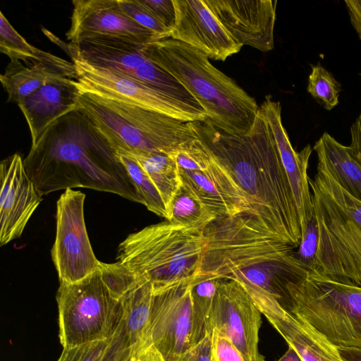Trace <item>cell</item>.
<instances>
[{
	"label": "cell",
	"mask_w": 361,
	"mask_h": 361,
	"mask_svg": "<svg viewBox=\"0 0 361 361\" xmlns=\"http://www.w3.org/2000/svg\"><path fill=\"white\" fill-rule=\"evenodd\" d=\"M112 337L107 340L89 343L71 348H63L56 361H101Z\"/></svg>",
	"instance_id": "d590c367"
},
{
	"label": "cell",
	"mask_w": 361,
	"mask_h": 361,
	"mask_svg": "<svg viewBox=\"0 0 361 361\" xmlns=\"http://www.w3.org/2000/svg\"><path fill=\"white\" fill-rule=\"evenodd\" d=\"M318 166L324 169L345 191L361 202V166L345 146L327 132L315 142Z\"/></svg>",
	"instance_id": "cb8c5ba5"
},
{
	"label": "cell",
	"mask_w": 361,
	"mask_h": 361,
	"mask_svg": "<svg viewBox=\"0 0 361 361\" xmlns=\"http://www.w3.org/2000/svg\"><path fill=\"white\" fill-rule=\"evenodd\" d=\"M319 240V227L314 215L307 222L302 233V238L295 257L300 264L308 271L315 267Z\"/></svg>",
	"instance_id": "836d02e7"
},
{
	"label": "cell",
	"mask_w": 361,
	"mask_h": 361,
	"mask_svg": "<svg viewBox=\"0 0 361 361\" xmlns=\"http://www.w3.org/2000/svg\"><path fill=\"white\" fill-rule=\"evenodd\" d=\"M152 298V283L135 274L130 286L119 298L124 310V329L133 345L143 346L145 344Z\"/></svg>",
	"instance_id": "d4e9b609"
},
{
	"label": "cell",
	"mask_w": 361,
	"mask_h": 361,
	"mask_svg": "<svg viewBox=\"0 0 361 361\" xmlns=\"http://www.w3.org/2000/svg\"><path fill=\"white\" fill-rule=\"evenodd\" d=\"M118 3L127 16L152 32L157 40L169 38L170 30L139 0H118Z\"/></svg>",
	"instance_id": "d6a6232c"
},
{
	"label": "cell",
	"mask_w": 361,
	"mask_h": 361,
	"mask_svg": "<svg viewBox=\"0 0 361 361\" xmlns=\"http://www.w3.org/2000/svg\"><path fill=\"white\" fill-rule=\"evenodd\" d=\"M307 90L326 110L333 109L338 104L341 85L319 63L312 66Z\"/></svg>",
	"instance_id": "4dcf8cb0"
},
{
	"label": "cell",
	"mask_w": 361,
	"mask_h": 361,
	"mask_svg": "<svg viewBox=\"0 0 361 361\" xmlns=\"http://www.w3.org/2000/svg\"><path fill=\"white\" fill-rule=\"evenodd\" d=\"M71 59L77 73L76 85L82 92L138 106L184 121L207 118L204 110L190 106L128 77Z\"/></svg>",
	"instance_id": "4fadbf2b"
},
{
	"label": "cell",
	"mask_w": 361,
	"mask_h": 361,
	"mask_svg": "<svg viewBox=\"0 0 361 361\" xmlns=\"http://www.w3.org/2000/svg\"><path fill=\"white\" fill-rule=\"evenodd\" d=\"M0 245L19 238L42 201L21 156L15 153L0 165Z\"/></svg>",
	"instance_id": "2e32d148"
},
{
	"label": "cell",
	"mask_w": 361,
	"mask_h": 361,
	"mask_svg": "<svg viewBox=\"0 0 361 361\" xmlns=\"http://www.w3.org/2000/svg\"><path fill=\"white\" fill-rule=\"evenodd\" d=\"M185 361H212L211 333L190 350Z\"/></svg>",
	"instance_id": "ab89813d"
},
{
	"label": "cell",
	"mask_w": 361,
	"mask_h": 361,
	"mask_svg": "<svg viewBox=\"0 0 361 361\" xmlns=\"http://www.w3.org/2000/svg\"><path fill=\"white\" fill-rule=\"evenodd\" d=\"M211 11L240 44L262 51L274 49L276 1L204 0Z\"/></svg>",
	"instance_id": "ac0fdd59"
},
{
	"label": "cell",
	"mask_w": 361,
	"mask_h": 361,
	"mask_svg": "<svg viewBox=\"0 0 361 361\" xmlns=\"http://www.w3.org/2000/svg\"><path fill=\"white\" fill-rule=\"evenodd\" d=\"M319 240L314 270L361 286V229L310 180Z\"/></svg>",
	"instance_id": "9c48e42d"
},
{
	"label": "cell",
	"mask_w": 361,
	"mask_h": 361,
	"mask_svg": "<svg viewBox=\"0 0 361 361\" xmlns=\"http://www.w3.org/2000/svg\"><path fill=\"white\" fill-rule=\"evenodd\" d=\"M141 348L142 346L133 345L128 339L125 332L123 319L101 361H130Z\"/></svg>",
	"instance_id": "e575fe53"
},
{
	"label": "cell",
	"mask_w": 361,
	"mask_h": 361,
	"mask_svg": "<svg viewBox=\"0 0 361 361\" xmlns=\"http://www.w3.org/2000/svg\"><path fill=\"white\" fill-rule=\"evenodd\" d=\"M189 125L193 135L233 176L247 198V214L298 247L302 231L295 200L275 139L261 111L244 135L226 133L207 119Z\"/></svg>",
	"instance_id": "6da1fadb"
},
{
	"label": "cell",
	"mask_w": 361,
	"mask_h": 361,
	"mask_svg": "<svg viewBox=\"0 0 361 361\" xmlns=\"http://www.w3.org/2000/svg\"><path fill=\"white\" fill-rule=\"evenodd\" d=\"M204 235L196 280L228 279L244 269L283 259L295 248L247 214L217 218Z\"/></svg>",
	"instance_id": "8992f818"
},
{
	"label": "cell",
	"mask_w": 361,
	"mask_h": 361,
	"mask_svg": "<svg viewBox=\"0 0 361 361\" xmlns=\"http://www.w3.org/2000/svg\"><path fill=\"white\" fill-rule=\"evenodd\" d=\"M268 322L302 361H344L337 347L307 322L293 316L263 290L240 281Z\"/></svg>",
	"instance_id": "e0dca14e"
},
{
	"label": "cell",
	"mask_w": 361,
	"mask_h": 361,
	"mask_svg": "<svg viewBox=\"0 0 361 361\" xmlns=\"http://www.w3.org/2000/svg\"><path fill=\"white\" fill-rule=\"evenodd\" d=\"M212 361H247L245 355L224 334L213 329L211 331Z\"/></svg>",
	"instance_id": "8d00e7d4"
},
{
	"label": "cell",
	"mask_w": 361,
	"mask_h": 361,
	"mask_svg": "<svg viewBox=\"0 0 361 361\" xmlns=\"http://www.w3.org/2000/svg\"><path fill=\"white\" fill-rule=\"evenodd\" d=\"M115 154L131 178L142 204L150 212L168 221L169 213L166 206L157 187L142 166L133 157L123 152L116 151Z\"/></svg>",
	"instance_id": "f1b7e54d"
},
{
	"label": "cell",
	"mask_w": 361,
	"mask_h": 361,
	"mask_svg": "<svg viewBox=\"0 0 361 361\" xmlns=\"http://www.w3.org/2000/svg\"><path fill=\"white\" fill-rule=\"evenodd\" d=\"M262 314L239 281L221 279L211 310L209 331L215 329L226 335L247 361H265L258 347Z\"/></svg>",
	"instance_id": "5bb4252c"
},
{
	"label": "cell",
	"mask_w": 361,
	"mask_h": 361,
	"mask_svg": "<svg viewBox=\"0 0 361 361\" xmlns=\"http://www.w3.org/2000/svg\"><path fill=\"white\" fill-rule=\"evenodd\" d=\"M123 152L133 157L147 173L169 213L171 202L182 183L176 155L162 152Z\"/></svg>",
	"instance_id": "484cf974"
},
{
	"label": "cell",
	"mask_w": 361,
	"mask_h": 361,
	"mask_svg": "<svg viewBox=\"0 0 361 361\" xmlns=\"http://www.w3.org/2000/svg\"><path fill=\"white\" fill-rule=\"evenodd\" d=\"M62 78L76 80L74 63L47 51L39 59L11 60L0 76L7 102L16 104L44 85Z\"/></svg>",
	"instance_id": "7402d4cb"
},
{
	"label": "cell",
	"mask_w": 361,
	"mask_h": 361,
	"mask_svg": "<svg viewBox=\"0 0 361 361\" xmlns=\"http://www.w3.org/2000/svg\"><path fill=\"white\" fill-rule=\"evenodd\" d=\"M143 51L192 94L212 125L235 135L250 130L259 111L257 102L204 53L171 38L149 42Z\"/></svg>",
	"instance_id": "3957f363"
},
{
	"label": "cell",
	"mask_w": 361,
	"mask_h": 361,
	"mask_svg": "<svg viewBox=\"0 0 361 361\" xmlns=\"http://www.w3.org/2000/svg\"><path fill=\"white\" fill-rule=\"evenodd\" d=\"M350 23L361 39V0H345Z\"/></svg>",
	"instance_id": "60d3db41"
},
{
	"label": "cell",
	"mask_w": 361,
	"mask_h": 361,
	"mask_svg": "<svg viewBox=\"0 0 361 361\" xmlns=\"http://www.w3.org/2000/svg\"><path fill=\"white\" fill-rule=\"evenodd\" d=\"M175 23L169 38L204 53L209 59L224 61L238 53L243 45L235 41L204 0H172Z\"/></svg>",
	"instance_id": "9a60e30c"
},
{
	"label": "cell",
	"mask_w": 361,
	"mask_h": 361,
	"mask_svg": "<svg viewBox=\"0 0 361 361\" xmlns=\"http://www.w3.org/2000/svg\"><path fill=\"white\" fill-rule=\"evenodd\" d=\"M276 361H302L298 353L290 346L286 352Z\"/></svg>",
	"instance_id": "ee69618b"
},
{
	"label": "cell",
	"mask_w": 361,
	"mask_h": 361,
	"mask_svg": "<svg viewBox=\"0 0 361 361\" xmlns=\"http://www.w3.org/2000/svg\"><path fill=\"white\" fill-rule=\"evenodd\" d=\"M344 361H361V348H338Z\"/></svg>",
	"instance_id": "7bdbcfd3"
},
{
	"label": "cell",
	"mask_w": 361,
	"mask_h": 361,
	"mask_svg": "<svg viewBox=\"0 0 361 361\" xmlns=\"http://www.w3.org/2000/svg\"><path fill=\"white\" fill-rule=\"evenodd\" d=\"M205 243L204 231L166 221L128 235L116 260L149 281L154 292L195 276Z\"/></svg>",
	"instance_id": "277c9868"
},
{
	"label": "cell",
	"mask_w": 361,
	"mask_h": 361,
	"mask_svg": "<svg viewBox=\"0 0 361 361\" xmlns=\"http://www.w3.org/2000/svg\"><path fill=\"white\" fill-rule=\"evenodd\" d=\"M310 181L361 229V202L345 191L321 166Z\"/></svg>",
	"instance_id": "f546056e"
},
{
	"label": "cell",
	"mask_w": 361,
	"mask_h": 361,
	"mask_svg": "<svg viewBox=\"0 0 361 361\" xmlns=\"http://www.w3.org/2000/svg\"><path fill=\"white\" fill-rule=\"evenodd\" d=\"M38 193L75 188L111 192L141 203L106 138L79 109L53 123L23 159Z\"/></svg>",
	"instance_id": "7a4b0ae2"
},
{
	"label": "cell",
	"mask_w": 361,
	"mask_h": 361,
	"mask_svg": "<svg viewBox=\"0 0 361 361\" xmlns=\"http://www.w3.org/2000/svg\"><path fill=\"white\" fill-rule=\"evenodd\" d=\"M85 199L82 192L66 189L56 202V237L51 254L60 282L75 283L99 267L86 229Z\"/></svg>",
	"instance_id": "7c38bea8"
},
{
	"label": "cell",
	"mask_w": 361,
	"mask_h": 361,
	"mask_svg": "<svg viewBox=\"0 0 361 361\" xmlns=\"http://www.w3.org/2000/svg\"><path fill=\"white\" fill-rule=\"evenodd\" d=\"M282 306L337 348H361V286L308 271L286 285Z\"/></svg>",
	"instance_id": "5b68a950"
},
{
	"label": "cell",
	"mask_w": 361,
	"mask_h": 361,
	"mask_svg": "<svg viewBox=\"0 0 361 361\" xmlns=\"http://www.w3.org/2000/svg\"><path fill=\"white\" fill-rule=\"evenodd\" d=\"M307 272L300 264L294 252L283 259L259 264L237 271L230 279H238L263 290L283 306L287 299V283L303 278Z\"/></svg>",
	"instance_id": "603a6c76"
},
{
	"label": "cell",
	"mask_w": 361,
	"mask_h": 361,
	"mask_svg": "<svg viewBox=\"0 0 361 361\" xmlns=\"http://www.w3.org/2000/svg\"><path fill=\"white\" fill-rule=\"evenodd\" d=\"M169 214L170 223L202 231L218 218L183 180L171 202Z\"/></svg>",
	"instance_id": "4316f807"
},
{
	"label": "cell",
	"mask_w": 361,
	"mask_h": 361,
	"mask_svg": "<svg viewBox=\"0 0 361 361\" xmlns=\"http://www.w3.org/2000/svg\"><path fill=\"white\" fill-rule=\"evenodd\" d=\"M130 361H164V360L152 345L144 344Z\"/></svg>",
	"instance_id": "b9f144b4"
},
{
	"label": "cell",
	"mask_w": 361,
	"mask_h": 361,
	"mask_svg": "<svg viewBox=\"0 0 361 361\" xmlns=\"http://www.w3.org/2000/svg\"><path fill=\"white\" fill-rule=\"evenodd\" d=\"M221 279L196 280L191 289L192 310V348L210 334L209 317L219 283Z\"/></svg>",
	"instance_id": "83f0119b"
},
{
	"label": "cell",
	"mask_w": 361,
	"mask_h": 361,
	"mask_svg": "<svg viewBox=\"0 0 361 361\" xmlns=\"http://www.w3.org/2000/svg\"><path fill=\"white\" fill-rule=\"evenodd\" d=\"M181 179L218 218L249 214L247 198L219 159L195 136L176 154Z\"/></svg>",
	"instance_id": "30bf717a"
},
{
	"label": "cell",
	"mask_w": 361,
	"mask_h": 361,
	"mask_svg": "<svg viewBox=\"0 0 361 361\" xmlns=\"http://www.w3.org/2000/svg\"><path fill=\"white\" fill-rule=\"evenodd\" d=\"M171 31L175 23V9L172 0H139Z\"/></svg>",
	"instance_id": "74e56055"
},
{
	"label": "cell",
	"mask_w": 361,
	"mask_h": 361,
	"mask_svg": "<svg viewBox=\"0 0 361 361\" xmlns=\"http://www.w3.org/2000/svg\"><path fill=\"white\" fill-rule=\"evenodd\" d=\"M259 109L265 117L275 139L281 159L288 176L295 200L302 233L314 215L307 176L309 159L312 152L310 145L295 151L281 121V107L270 95L265 97Z\"/></svg>",
	"instance_id": "ffe728a7"
},
{
	"label": "cell",
	"mask_w": 361,
	"mask_h": 361,
	"mask_svg": "<svg viewBox=\"0 0 361 361\" xmlns=\"http://www.w3.org/2000/svg\"><path fill=\"white\" fill-rule=\"evenodd\" d=\"M76 80L62 78L40 87L17 104L29 126L32 145L53 123L78 109Z\"/></svg>",
	"instance_id": "44dd1931"
},
{
	"label": "cell",
	"mask_w": 361,
	"mask_h": 361,
	"mask_svg": "<svg viewBox=\"0 0 361 361\" xmlns=\"http://www.w3.org/2000/svg\"><path fill=\"white\" fill-rule=\"evenodd\" d=\"M146 44L112 36H92L67 45L71 59L135 80L157 92L197 109L204 110L173 77L150 60Z\"/></svg>",
	"instance_id": "ba28073f"
},
{
	"label": "cell",
	"mask_w": 361,
	"mask_h": 361,
	"mask_svg": "<svg viewBox=\"0 0 361 361\" xmlns=\"http://www.w3.org/2000/svg\"><path fill=\"white\" fill-rule=\"evenodd\" d=\"M0 51L11 60L19 61L39 59L44 52L29 44L14 29L2 12L0 13Z\"/></svg>",
	"instance_id": "1f68e13d"
},
{
	"label": "cell",
	"mask_w": 361,
	"mask_h": 361,
	"mask_svg": "<svg viewBox=\"0 0 361 361\" xmlns=\"http://www.w3.org/2000/svg\"><path fill=\"white\" fill-rule=\"evenodd\" d=\"M56 301L63 348L107 340L123 319L122 301L112 295L99 267L75 283L60 282Z\"/></svg>",
	"instance_id": "52a82bcc"
},
{
	"label": "cell",
	"mask_w": 361,
	"mask_h": 361,
	"mask_svg": "<svg viewBox=\"0 0 361 361\" xmlns=\"http://www.w3.org/2000/svg\"><path fill=\"white\" fill-rule=\"evenodd\" d=\"M71 24L66 33L70 44L92 36H112L141 44L156 41L155 35L127 16L118 0H74Z\"/></svg>",
	"instance_id": "d6986e66"
},
{
	"label": "cell",
	"mask_w": 361,
	"mask_h": 361,
	"mask_svg": "<svg viewBox=\"0 0 361 361\" xmlns=\"http://www.w3.org/2000/svg\"><path fill=\"white\" fill-rule=\"evenodd\" d=\"M192 276L153 292L145 344L152 345L164 361H185L192 348Z\"/></svg>",
	"instance_id": "8fae6325"
},
{
	"label": "cell",
	"mask_w": 361,
	"mask_h": 361,
	"mask_svg": "<svg viewBox=\"0 0 361 361\" xmlns=\"http://www.w3.org/2000/svg\"><path fill=\"white\" fill-rule=\"evenodd\" d=\"M351 142L348 146L354 159L361 166V110L350 128Z\"/></svg>",
	"instance_id": "f35d334b"
}]
</instances>
